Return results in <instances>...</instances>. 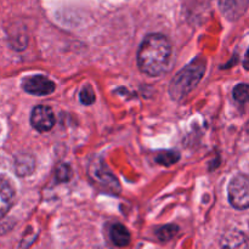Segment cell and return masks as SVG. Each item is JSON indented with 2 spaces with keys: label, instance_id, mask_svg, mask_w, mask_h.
I'll return each instance as SVG.
<instances>
[{
  "label": "cell",
  "instance_id": "cell-1",
  "mask_svg": "<svg viewBox=\"0 0 249 249\" xmlns=\"http://www.w3.org/2000/svg\"><path fill=\"white\" fill-rule=\"evenodd\" d=\"M172 45L163 34H148L138 51V66L140 71L151 77L162 74L169 65Z\"/></svg>",
  "mask_w": 249,
  "mask_h": 249
},
{
  "label": "cell",
  "instance_id": "cell-2",
  "mask_svg": "<svg viewBox=\"0 0 249 249\" xmlns=\"http://www.w3.org/2000/svg\"><path fill=\"white\" fill-rule=\"evenodd\" d=\"M206 72V61L198 56L191 63L185 66L180 72L175 74L169 85L170 97L175 101H180L186 97L197 87Z\"/></svg>",
  "mask_w": 249,
  "mask_h": 249
},
{
  "label": "cell",
  "instance_id": "cell-3",
  "mask_svg": "<svg viewBox=\"0 0 249 249\" xmlns=\"http://www.w3.org/2000/svg\"><path fill=\"white\" fill-rule=\"evenodd\" d=\"M229 202L240 211H245L249 206V180L246 174H237L229 185Z\"/></svg>",
  "mask_w": 249,
  "mask_h": 249
},
{
  "label": "cell",
  "instance_id": "cell-4",
  "mask_svg": "<svg viewBox=\"0 0 249 249\" xmlns=\"http://www.w3.org/2000/svg\"><path fill=\"white\" fill-rule=\"evenodd\" d=\"M89 172L92 181L100 185L105 191H108L111 194H118L121 191L118 180L102 162H92Z\"/></svg>",
  "mask_w": 249,
  "mask_h": 249
},
{
  "label": "cell",
  "instance_id": "cell-5",
  "mask_svg": "<svg viewBox=\"0 0 249 249\" xmlns=\"http://www.w3.org/2000/svg\"><path fill=\"white\" fill-rule=\"evenodd\" d=\"M31 124L39 133H45L55 125V114L51 107L39 105L34 107L31 113Z\"/></svg>",
  "mask_w": 249,
  "mask_h": 249
},
{
  "label": "cell",
  "instance_id": "cell-6",
  "mask_svg": "<svg viewBox=\"0 0 249 249\" xmlns=\"http://www.w3.org/2000/svg\"><path fill=\"white\" fill-rule=\"evenodd\" d=\"M23 90L36 96H46L55 91V83L44 75H32L23 80Z\"/></svg>",
  "mask_w": 249,
  "mask_h": 249
},
{
  "label": "cell",
  "instance_id": "cell-7",
  "mask_svg": "<svg viewBox=\"0 0 249 249\" xmlns=\"http://www.w3.org/2000/svg\"><path fill=\"white\" fill-rule=\"evenodd\" d=\"M249 0H219V7L224 16L231 21H236L247 11Z\"/></svg>",
  "mask_w": 249,
  "mask_h": 249
},
{
  "label": "cell",
  "instance_id": "cell-8",
  "mask_svg": "<svg viewBox=\"0 0 249 249\" xmlns=\"http://www.w3.org/2000/svg\"><path fill=\"white\" fill-rule=\"evenodd\" d=\"M15 198V190L9 180L0 178V220L11 208Z\"/></svg>",
  "mask_w": 249,
  "mask_h": 249
},
{
  "label": "cell",
  "instance_id": "cell-9",
  "mask_svg": "<svg viewBox=\"0 0 249 249\" xmlns=\"http://www.w3.org/2000/svg\"><path fill=\"white\" fill-rule=\"evenodd\" d=\"M221 249H248V241L241 231H229L223 236Z\"/></svg>",
  "mask_w": 249,
  "mask_h": 249
},
{
  "label": "cell",
  "instance_id": "cell-10",
  "mask_svg": "<svg viewBox=\"0 0 249 249\" xmlns=\"http://www.w3.org/2000/svg\"><path fill=\"white\" fill-rule=\"evenodd\" d=\"M111 241L117 247H125L130 243V232L122 224H114L109 231Z\"/></svg>",
  "mask_w": 249,
  "mask_h": 249
},
{
  "label": "cell",
  "instance_id": "cell-11",
  "mask_svg": "<svg viewBox=\"0 0 249 249\" xmlns=\"http://www.w3.org/2000/svg\"><path fill=\"white\" fill-rule=\"evenodd\" d=\"M179 160L180 155L177 151H162V152L158 153V156L156 157V162L160 163V164L162 165H165V167L175 164Z\"/></svg>",
  "mask_w": 249,
  "mask_h": 249
},
{
  "label": "cell",
  "instance_id": "cell-12",
  "mask_svg": "<svg viewBox=\"0 0 249 249\" xmlns=\"http://www.w3.org/2000/svg\"><path fill=\"white\" fill-rule=\"evenodd\" d=\"M178 232H179V228L177 225H165L156 231V236L162 242H167V241L172 240Z\"/></svg>",
  "mask_w": 249,
  "mask_h": 249
},
{
  "label": "cell",
  "instance_id": "cell-13",
  "mask_svg": "<svg viewBox=\"0 0 249 249\" xmlns=\"http://www.w3.org/2000/svg\"><path fill=\"white\" fill-rule=\"evenodd\" d=\"M233 99L240 104H246L248 101V85L247 84H238L233 89Z\"/></svg>",
  "mask_w": 249,
  "mask_h": 249
},
{
  "label": "cell",
  "instance_id": "cell-14",
  "mask_svg": "<svg viewBox=\"0 0 249 249\" xmlns=\"http://www.w3.org/2000/svg\"><path fill=\"white\" fill-rule=\"evenodd\" d=\"M79 100L83 105H87V106H89V105H91L95 101V92L90 85L83 88L79 94Z\"/></svg>",
  "mask_w": 249,
  "mask_h": 249
},
{
  "label": "cell",
  "instance_id": "cell-15",
  "mask_svg": "<svg viewBox=\"0 0 249 249\" xmlns=\"http://www.w3.org/2000/svg\"><path fill=\"white\" fill-rule=\"evenodd\" d=\"M56 178H57V180H60V181H67L71 178L70 168H68L67 165H61L57 169V172H56Z\"/></svg>",
  "mask_w": 249,
  "mask_h": 249
}]
</instances>
